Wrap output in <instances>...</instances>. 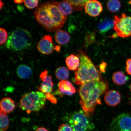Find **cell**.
I'll return each mask as SVG.
<instances>
[{"label": "cell", "instance_id": "cell-1", "mask_svg": "<svg viewBox=\"0 0 131 131\" xmlns=\"http://www.w3.org/2000/svg\"><path fill=\"white\" fill-rule=\"evenodd\" d=\"M109 87L108 82L101 80L88 82L78 88L80 104L87 117L92 116L96 106L101 104V97L107 92Z\"/></svg>", "mask_w": 131, "mask_h": 131}, {"label": "cell", "instance_id": "cell-2", "mask_svg": "<svg viewBox=\"0 0 131 131\" xmlns=\"http://www.w3.org/2000/svg\"><path fill=\"white\" fill-rule=\"evenodd\" d=\"M54 1L42 3L34 12L36 20L46 30L50 32L56 31L62 28L67 18L62 14Z\"/></svg>", "mask_w": 131, "mask_h": 131}, {"label": "cell", "instance_id": "cell-3", "mask_svg": "<svg viewBox=\"0 0 131 131\" xmlns=\"http://www.w3.org/2000/svg\"><path fill=\"white\" fill-rule=\"evenodd\" d=\"M78 52L76 54L80 58V63L78 69L74 72V83L81 85L88 82L102 80V74L86 53L82 49L78 50Z\"/></svg>", "mask_w": 131, "mask_h": 131}, {"label": "cell", "instance_id": "cell-4", "mask_svg": "<svg viewBox=\"0 0 131 131\" xmlns=\"http://www.w3.org/2000/svg\"><path fill=\"white\" fill-rule=\"evenodd\" d=\"M32 37L27 29L17 28L11 33L6 42V48L13 51H20L31 46Z\"/></svg>", "mask_w": 131, "mask_h": 131}, {"label": "cell", "instance_id": "cell-5", "mask_svg": "<svg viewBox=\"0 0 131 131\" xmlns=\"http://www.w3.org/2000/svg\"><path fill=\"white\" fill-rule=\"evenodd\" d=\"M46 99L45 94L41 92H32L23 96L20 101V107L28 113L37 112L45 106Z\"/></svg>", "mask_w": 131, "mask_h": 131}, {"label": "cell", "instance_id": "cell-6", "mask_svg": "<svg viewBox=\"0 0 131 131\" xmlns=\"http://www.w3.org/2000/svg\"><path fill=\"white\" fill-rule=\"evenodd\" d=\"M68 123L73 131H86L94 128L93 124L81 111L70 114Z\"/></svg>", "mask_w": 131, "mask_h": 131}, {"label": "cell", "instance_id": "cell-7", "mask_svg": "<svg viewBox=\"0 0 131 131\" xmlns=\"http://www.w3.org/2000/svg\"><path fill=\"white\" fill-rule=\"evenodd\" d=\"M114 21L113 28L118 36L126 38L131 36V16L123 13L120 16H115Z\"/></svg>", "mask_w": 131, "mask_h": 131}, {"label": "cell", "instance_id": "cell-8", "mask_svg": "<svg viewBox=\"0 0 131 131\" xmlns=\"http://www.w3.org/2000/svg\"><path fill=\"white\" fill-rule=\"evenodd\" d=\"M111 127L114 131H131V114L119 115L113 121Z\"/></svg>", "mask_w": 131, "mask_h": 131}, {"label": "cell", "instance_id": "cell-9", "mask_svg": "<svg viewBox=\"0 0 131 131\" xmlns=\"http://www.w3.org/2000/svg\"><path fill=\"white\" fill-rule=\"evenodd\" d=\"M37 47L39 52L43 54L53 53L55 47L52 37L48 35L44 36L38 42Z\"/></svg>", "mask_w": 131, "mask_h": 131}, {"label": "cell", "instance_id": "cell-10", "mask_svg": "<svg viewBox=\"0 0 131 131\" xmlns=\"http://www.w3.org/2000/svg\"><path fill=\"white\" fill-rule=\"evenodd\" d=\"M85 12L93 17L99 16L103 10L102 4L97 0H90L86 3L84 7Z\"/></svg>", "mask_w": 131, "mask_h": 131}, {"label": "cell", "instance_id": "cell-11", "mask_svg": "<svg viewBox=\"0 0 131 131\" xmlns=\"http://www.w3.org/2000/svg\"><path fill=\"white\" fill-rule=\"evenodd\" d=\"M104 99L107 105L111 106H116L121 102V95L118 91L111 90L106 93Z\"/></svg>", "mask_w": 131, "mask_h": 131}, {"label": "cell", "instance_id": "cell-12", "mask_svg": "<svg viewBox=\"0 0 131 131\" xmlns=\"http://www.w3.org/2000/svg\"><path fill=\"white\" fill-rule=\"evenodd\" d=\"M58 91L62 94L71 96L76 92V90L71 83L69 81L63 80L59 83Z\"/></svg>", "mask_w": 131, "mask_h": 131}, {"label": "cell", "instance_id": "cell-13", "mask_svg": "<svg viewBox=\"0 0 131 131\" xmlns=\"http://www.w3.org/2000/svg\"><path fill=\"white\" fill-rule=\"evenodd\" d=\"M42 82L38 88L41 92L47 94L52 92L53 90V83L52 81V77L47 76L41 80Z\"/></svg>", "mask_w": 131, "mask_h": 131}, {"label": "cell", "instance_id": "cell-14", "mask_svg": "<svg viewBox=\"0 0 131 131\" xmlns=\"http://www.w3.org/2000/svg\"><path fill=\"white\" fill-rule=\"evenodd\" d=\"M55 39L59 45H64L69 42L70 36L66 31L62 29H59L55 33Z\"/></svg>", "mask_w": 131, "mask_h": 131}, {"label": "cell", "instance_id": "cell-15", "mask_svg": "<svg viewBox=\"0 0 131 131\" xmlns=\"http://www.w3.org/2000/svg\"><path fill=\"white\" fill-rule=\"evenodd\" d=\"M65 62L69 69L76 71L79 66L80 60L77 55L71 54L66 59Z\"/></svg>", "mask_w": 131, "mask_h": 131}, {"label": "cell", "instance_id": "cell-16", "mask_svg": "<svg viewBox=\"0 0 131 131\" xmlns=\"http://www.w3.org/2000/svg\"><path fill=\"white\" fill-rule=\"evenodd\" d=\"M114 21L108 18L101 20L97 25L98 30L100 33H104L114 28Z\"/></svg>", "mask_w": 131, "mask_h": 131}, {"label": "cell", "instance_id": "cell-17", "mask_svg": "<svg viewBox=\"0 0 131 131\" xmlns=\"http://www.w3.org/2000/svg\"><path fill=\"white\" fill-rule=\"evenodd\" d=\"M15 107L14 101L10 98H4L1 101V110L6 113L12 112Z\"/></svg>", "mask_w": 131, "mask_h": 131}, {"label": "cell", "instance_id": "cell-18", "mask_svg": "<svg viewBox=\"0 0 131 131\" xmlns=\"http://www.w3.org/2000/svg\"><path fill=\"white\" fill-rule=\"evenodd\" d=\"M128 80V77L122 71L116 72L112 75V81L117 85L121 86L125 84Z\"/></svg>", "mask_w": 131, "mask_h": 131}, {"label": "cell", "instance_id": "cell-19", "mask_svg": "<svg viewBox=\"0 0 131 131\" xmlns=\"http://www.w3.org/2000/svg\"><path fill=\"white\" fill-rule=\"evenodd\" d=\"M57 7L61 14L66 16L71 14L73 9L71 5L66 1L58 2Z\"/></svg>", "mask_w": 131, "mask_h": 131}, {"label": "cell", "instance_id": "cell-20", "mask_svg": "<svg viewBox=\"0 0 131 131\" xmlns=\"http://www.w3.org/2000/svg\"><path fill=\"white\" fill-rule=\"evenodd\" d=\"M17 73L19 78L23 79H26L30 77L31 75L32 70L28 66L21 65L18 67Z\"/></svg>", "mask_w": 131, "mask_h": 131}, {"label": "cell", "instance_id": "cell-21", "mask_svg": "<svg viewBox=\"0 0 131 131\" xmlns=\"http://www.w3.org/2000/svg\"><path fill=\"white\" fill-rule=\"evenodd\" d=\"M90 0H64L71 4L74 10L82 11L84 9L86 3Z\"/></svg>", "mask_w": 131, "mask_h": 131}, {"label": "cell", "instance_id": "cell-22", "mask_svg": "<svg viewBox=\"0 0 131 131\" xmlns=\"http://www.w3.org/2000/svg\"><path fill=\"white\" fill-rule=\"evenodd\" d=\"M55 75L59 80L63 81L68 79L69 77V71L64 67H59L56 70Z\"/></svg>", "mask_w": 131, "mask_h": 131}, {"label": "cell", "instance_id": "cell-23", "mask_svg": "<svg viewBox=\"0 0 131 131\" xmlns=\"http://www.w3.org/2000/svg\"><path fill=\"white\" fill-rule=\"evenodd\" d=\"M106 6L110 12L116 13L120 10L121 4L119 0H109L106 3Z\"/></svg>", "mask_w": 131, "mask_h": 131}, {"label": "cell", "instance_id": "cell-24", "mask_svg": "<svg viewBox=\"0 0 131 131\" xmlns=\"http://www.w3.org/2000/svg\"><path fill=\"white\" fill-rule=\"evenodd\" d=\"M0 131H6L9 128V119L6 113L1 110L0 111Z\"/></svg>", "mask_w": 131, "mask_h": 131}, {"label": "cell", "instance_id": "cell-25", "mask_svg": "<svg viewBox=\"0 0 131 131\" xmlns=\"http://www.w3.org/2000/svg\"><path fill=\"white\" fill-rule=\"evenodd\" d=\"M25 5L28 9H32L37 7L39 0H24Z\"/></svg>", "mask_w": 131, "mask_h": 131}, {"label": "cell", "instance_id": "cell-26", "mask_svg": "<svg viewBox=\"0 0 131 131\" xmlns=\"http://www.w3.org/2000/svg\"><path fill=\"white\" fill-rule=\"evenodd\" d=\"M0 44L1 45L6 43L7 41L8 38V34L6 29L2 28H0Z\"/></svg>", "mask_w": 131, "mask_h": 131}, {"label": "cell", "instance_id": "cell-27", "mask_svg": "<svg viewBox=\"0 0 131 131\" xmlns=\"http://www.w3.org/2000/svg\"><path fill=\"white\" fill-rule=\"evenodd\" d=\"M58 131H73L69 124H63L59 127Z\"/></svg>", "mask_w": 131, "mask_h": 131}, {"label": "cell", "instance_id": "cell-28", "mask_svg": "<svg viewBox=\"0 0 131 131\" xmlns=\"http://www.w3.org/2000/svg\"><path fill=\"white\" fill-rule=\"evenodd\" d=\"M126 70L128 74L131 75V58L127 59L126 61Z\"/></svg>", "mask_w": 131, "mask_h": 131}, {"label": "cell", "instance_id": "cell-29", "mask_svg": "<svg viewBox=\"0 0 131 131\" xmlns=\"http://www.w3.org/2000/svg\"><path fill=\"white\" fill-rule=\"evenodd\" d=\"M46 96L47 99L49 100L52 104H57V100L53 95L51 94L50 93H49L46 94Z\"/></svg>", "mask_w": 131, "mask_h": 131}, {"label": "cell", "instance_id": "cell-30", "mask_svg": "<svg viewBox=\"0 0 131 131\" xmlns=\"http://www.w3.org/2000/svg\"><path fill=\"white\" fill-rule=\"evenodd\" d=\"M47 74H48V71L47 70L42 72L40 75V79L41 80L42 79L45 78V77L47 76Z\"/></svg>", "mask_w": 131, "mask_h": 131}, {"label": "cell", "instance_id": "cell-31", "mask_svg": "<svg viewBox=\"0 0 131 131\" xmlns=\"http://www.w3.org/2000/svg\"><path fill=\"white\" fill-rule=\"evenodd\" d=\"M35 131H49L45 127H40L38 128Z\"/></svg>", "mask_w": 131, "mask_h": 131}, {"label": "cell", "instance_id": "cell-32", "mask_svg": "<svg viewBox=\"0 0 131 131\" xmlns=\"http://www.w3.org/2000/svg\"><path fill=\"white\" fill-rule=\"evenodd\" d=\"M14 1L16 4H20L24 2V0H14Z\"/></svg>", "mask_w": 131, "mask_h": 131}, {"label": "cell", "instance_id": "cell-33", "mask_svg": "<svg viewBox=\"0 0 131 131\" xmlns=\"http://www.w3.org/2000/svg\"><path fill=\"white\" fill-rule=\"evenodd\" d=\"M0 4H1V10L3 6H4V3L2 1V0H0Z\"/></svg>", "mask_w": 131, "mask_h": 131}, {"label": "cell", "instance_id": "cell-34", "mask_svg": "<svg viewBox=\"0 0 131 131\" xmlns=\"http://www.w3.org/2000/svg\"><path fill=\"white\" fill-rule=\"evenodd\" d=\"M56 50L57 51H59L60 50V47L58 46H57V47H55Z\"/></svg>", "mask_w": 131, "mask_h": 131}, {"label": "cell", "instance_id": "cell-35", "mask_svg": "<svg viewBox=\"0 0 131 131\" xmlns=\"http://www.w3.org/2000/svg\"><path fill=\"white\" fill-rule=\"evenodd\" d=\"M130 89L131 92V83H130Z\"/></svg>", "mask_w": 131, "mask_h": 131}, {"label": "cell", "instance_id": "cell-36", "mask_svg": "<svg viewBox=\"0 0 131 131\" xmlns=\"http://www.w3.org/2000/svg\"></svg>", "mask_w": 131, "mask_h": 131}]
</instances>
